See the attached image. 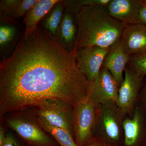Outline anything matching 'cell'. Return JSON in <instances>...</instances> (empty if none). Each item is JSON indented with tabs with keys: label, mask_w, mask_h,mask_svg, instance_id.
Masks as SVG:
<instances>
[{
	"label": "cell",
	"mask_w": 146,
	"mask_h": 146,
	"mask_svg": "<svg viewBox=\"0 0 146 146\" xmlns=\"http://www.w3.org/2000/svg\"><path fill=\"white\" fill-rule=\"evenodd\" d=\"M141 106H136L132 117L125 118L123 122L124 141L126 146H134L146 138V110Z\"/></svg>",
	"instance_id": "30bf717a"
},
{
	"label": "cell",
	"mask_w": 146,
	"mask_h": 146,
	"mask_svg": "<svg viewBox=\"0 0 146 146\" xmlns=\"http://www.w3.org/2000/svg\"><path fill=\"white\" fill-rule=\"evenodd\" d=\"M39 117L51 125L64 129L72 135V114L73 106L59 99H49L32 108Z\"/></svg>",
	"instance_id": "8992f818"
},
{
	"label": "cell",
	"mask_w": 146,
	"mask_h": 146,
	"mask_svg": "<svg viewBox=\"0 0 146 146\" xmlns=\"http://www.w3.org/2000/svg\"><path fill=\"white\" fill-rule=\"evenodd\" d=\"M0 122L13 131L27 146H60L41 125L32 108L7 112L0 117Z\"/></svg>",
	"instance_id": "3957f363"
},
{
	"label": "cell",
	"mask_w": 146,
	"mask_h": 146,
	"mask_svg": "<svg viewBox=\"0 0 146 146\" xmlns=\"http://www.w3.org/2000/svg\"><path fill=\"white\" fill-rule=\"evenodd\" d=\"M3 146H27L13 131L9 129L6 139Z\"/></svg>",
	"instance_id": "7402d4cb"
},
{
	"label": "cell",
	"mask_w": 146,
	"mask_h": 146,
	"mask_svg": "<svg viewBox=\"0 0 146 146\" xmlns=\"http://www.w3.org/2000/svg\"><path fill=\"white\" fill-rule=\"evenodd\" d=\"M59 0H37L23 18V35L29 36L36 29L39 23Z\"/></svg>",
	"instance_id": "2e32d148"
},
{
	"label": "cell",
	"mask_w": 146,
	"mask_h": 146,
	"mask_svg": "<svg viewBox=\"0 0 146 146\" xmlns=\"http://www.w3.org/2000/svg\"><path fill=\"white\" fill-rule=\"evenodd\" d=\"M9 129L3 123L0 122V146H3L5 142Z\"/></svg>",
	"instance_id": "cb8c5ba5"
},
{
	"label": "cell",
	"mask_w": 146,
	"mask_h": 146,
	"mask_svg": "<svg viewBox=\"0 0 146 146\" xmlns=\"http://www.w3.org/2000/svg\"><path fill=\"white\" fill-rule=\"evenodd\" d=\"M106 7L110 16L126 26L141 23V0H111Z\"/></svg>",
	"instance_id": "8fae6325"
},
{
	"label": "cell",
	"mask_w": 146,
	"mask_h": 146,
	"mask_svg": "<svg viewBox=\"0 0 146 146\" xmlns=\"http://www.w3.org/2000/svg\"><path fill=\"white\" fill-rule=\"evenodd\" d=\"M65 9L63 0H59L40 22L39 25L56 37V31L63 18Z\"/></svg>",
	"instance_id": "e0dca14e"
},
{
	"label": "cell",
	"mask_w": 146,
	"mask_h": 146,
	"mask_svg": "<svg viewBox=\"0 0 146 146\" xmlns=\"http://www.w3.org/2000/svg\"><path fill=\"white\" fill-rule=\"evenodd\" d=\"M78 33L74 50L97 46L112 48L126 26L110 15L106 7H84L75 14Z\"/></svg>",
	"instance_id": "7a4b0ae2"
},
{
	"label": "cell",
	"mask_w": 146,
	"mask_h": 146,
	"mask_svg": "<svg viewBox=\"0 0 146 146\" xmlns=\"http://www.w3.org/2000/svg\"><path fill=\"white\" fill-rule=\"evenodd\" d=\"M111 0H63L65 7L74 14L84 7L98 5L107 7Z\"/></svg>",
	"instance_id": "ffe728a7"
},
{
	"label": "cell",
	"mask_w": 146,
	"mask_h": 146,
	"mask_svg": "<svg viewBox=\"0 0 146 146\" xmlns=\"http://www.w3.org/2000/svg\"><path fill=\"white\" fill-rule=\"evenodd\" d=\"M145 77L139 75L128 66L124 73L123 80L119 86L117 105L126 115L133 114Z\"/></svg>",
	"instance_id": "52a82bcc"
},
{
	"label": "cell",
	"mask_w": 146,
	"mask_h": 146,
	"mask_svg": "<svg viewBox=\"0 0 146 146\" xmlns=\"http://www.w3.org/2000/svg\"><path fill=\"white\" fill-rule=\"evenodd\" d=\"M125 115L116 104L98 106L95 136L116 144L123 136V124Z\"/></svg>",
	"instance_id": "5b68a950"
},
{
	"label": "cell",
	"mask_w": 146,
	"mask_h": 146,
	"mask_svg": "<svg viewBox=\"0 0 146 146\" xmlns=\"http://www.w3.org/2000/svg\"><path fill=\"white\" fill-rule=\"evenodd\" d=\"M120 43L129 56L146 52V26L142 23L127 25Z\"/></svg>",
	"instance_id": "7c38bea8"
},
{
	"label": "cell",
	"mask_w": 146,
	"mask_h": 146,
	"mask_svg": "<svg viewBox=\"0 0 146 146\" xmlns=\"http://www.w3.org/2000/svg\"><path fill=\"white\" fill-rule=\"evenodd\" d=\"M140 18L141 23L146 26V0H141Z\"/></svg>",
	"instance_id": "484cf974"
},
{
	"label": "cell",
	"mask_w": 146,
	"mask_h": 146,
	"mask_svg": "<svg viewBox=\"0 0 146 146\" xmlns=\"http://www.w3.org/2000/svg\"><path fill=\"white\" fill-rule=\"evenodd\" d=\"M38 120L41 125L53 137L59 146H78L72 135L66 131L53 126L43 118L38 117Z\"/></svg>",
	"instance_id": "ac0fdd59"
},
{
	"label": "cell",
	"mask_w": 146,
	"mask_h": 146,
	"mask_svg": "<svg viewBox=\"0 0 146 146\" xmlns=\"http://www.w3.org/2000/svg\"><path fill=\"white\" fill-rule=\"evenodd\" d=\"M112 48L94 46L82 48L76 51L78 67L89 84L98 77L105 58Z\"/></svg>",
	"instance_id": "ba28073f"
},
{
	"label": "cell",
	"mask_w": 146,
	"mask_h": 146,
	"mask_svg": "<svg viewBox=\"0 0 146 146\" xmlns=\"http://www.w3.org/2000/svg\"><path fill=\"white\" fill-rule=\"evenodd\" d=\"M78 33V27L75 15L65 7L56 37L66 50L72 52L75 46Z\"/></svg>",
	"instance_id": "4fadbf2b"
},
{
	"label": "cell",
	"mask_w": 146,
	"mask_h": 146,
	"mask_svg": "<svg viewBox=\"0 0 146 146\" xmlns=\"http://www.w3.org/2000/svg\"><path fill=\"white\" fill-rule=\"evenodd\" d=\"M89 97L98 105L113 103L117 104L119 85L106 68L102 66L98 77L89 84Z\"/></svg>",
	"instance_id": "9c48e42d"
},
{
	"label": "cell",
	"mask_w": 146,
	"mask_h": 146,
	"mask_svg": "<svg viewBox=\"0 0 146 146\" xmlns=\"http://www.w3.org/2000/svg\"><path fill=\"white\" fill-rule=\"evenodd\" d=\"M139 99L141 100V105L146 110V76L144 78L141 87Z\"/></svg>",
	"instance_id": "d4e9b609"
},
{
	"label": "cell",
	"mask_w": 146,
	"mask_h": 146,
	"mask_svg": "<svg viewBox=\"0 0 146 146\" xmlns=\"http://www.w3.org/2000/svg\"><path fill=\"white\" fill-rule=\"evenodd\" d=\"M69 52L38 25L0 63V117L49 99L74 106L89 96V82Z\"/></svg>",
	"instance_id": "6da1fadb"
},
{
	"label": "cell",
	"mask_w": 146,
	"mask_h": 146,
	"mask_svg": "<svg viewBox=\"0 0 146 146\" xmlns=\"http://www.w3.org/2000/svg\"><path fill=\"white\" fill-rule=\"evenodd\" d=\"M130 56L124 50L120 41L114 45L105 58L102 66L108 70L120 86L124 78V73Z\"/></svg>",
	"instance_id": "5bb4252c"
},
{
	"label": "cell",
	"mask_w": 146,
	"mask_h": 146,
	"mask_svg": "<svg viewBox=\"0 0 146 146\" xmlns=\"http://www.w3.org/2000/svg\"><path fill=\"white\" fill-rule=\"evenodd\" d=\"M21 0L0 1V21L15 23Z\"/></svg>",
	"instance_id": "d6986e66"
},
{
	"label": "cell",
	"mask_w": 146,
	"mask_h": 146,
	"mask_svg": "<svg viewBox=\"0 0 146 146\" xmlns=\"http://www.w3.org/2000/svg\"><path fill=\"white\" fill-rule=\"evenodd\" d=\"M84 146H121L117 144L108 143L103 139L95 136L87 145Z\"/></svg>",
	"instance_id": "603a6c76"
},
{
	"label": "cell",
	"mask_w": 146,
	"mask_h": 146,
	"mask_svg": "<svg viewBox=\"0 0 146 146\" xmlns=\"http://www.w3.org/2000/svg\"><path fill=\"white\" fill-rule=\"evenodd\" d=\"M128 65L139 75L146 76V52L130 56Z\"/></svg>",
	"instance_id": "44dd1931"
},
{
	"label": "cell",
	"mask_w": 146,
	"mask_h": 146,
	"mask_svg": "<svg viewBox=\"0 0 146 146\" xmlns=\"http://www.w3.org/2000/svg\"><path fill=\"white\" fill-rule=\"evenodd\" d=\"M0 22V53L3 59L13 52L25 28L18 22Z\"/></svg>",
	"instance_id": "9a60e30c"
},
{
	"label": "cell",
	"mask_w": 146,
	"mask_h": 146,
	"mask_svg": "<svg viewBox=\"0 0 146 146\" xmlns=\"http://www.w3.org/2000/svg\"><path fill=\"white\" fill-rule=\"evenodd\" d=\"M98 108L89 96L73 107L72 131L78 146L86 145L95 137Z\"/></svg>",
	"instance_id": "277c9868"
}]
</instances>
